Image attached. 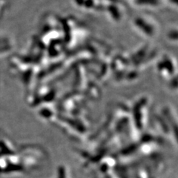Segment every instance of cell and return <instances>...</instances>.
I'll return each instance as SVG.
<instances>
[{"mask_svg":"<svg viewBox=\"0 0 178 178\" xmlns=\"http://www.w3.org/2000/svg\"><path fill=\"white\" fill-rule=\"evenodd\" d=\"M54 178H70L69 171L68 170V168L65 165H60V166H59Z\"/></svg>","mask_w":178,"mask_h":178,"instance_id":"obj_1","label":"cell"}]
</instances>
